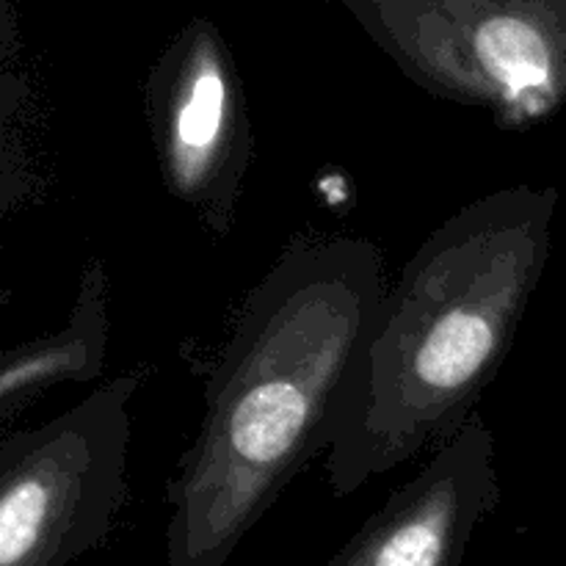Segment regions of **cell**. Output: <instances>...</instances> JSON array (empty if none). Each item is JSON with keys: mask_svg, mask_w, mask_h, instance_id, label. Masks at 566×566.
Returning a JSON list of instances; mask_svg holds the SVG:
<instances>
[{"mask_svg": "<svg viewBox=\"0 0 566 566\" xmlns=\"http://www.w3.org/2000/svg\"><path fill=\"white\" fill-rule=\"evenodd\" d=\"M368 238H296L243 298L197 440L166 486V564L224 566L329 451L387 296Z\"/></svg>", "mask_w": 566, "mask_h": 566, "instance_id": "obj_1", "label": "cell"}, {"mask_svg": "<svg viewBox=\"0 0 566 566\" xmlns=\"http://www.w3.org/2000/svg\"><path fill=\"white\" fill-rule=\"evenodd\" d=\"M556 188L512 186L448 216L381 302L326 475L337 497L440 448L495 381L553 252Z\"/></svg>", "mask_w": 566, "mask_h": 566, "instance_id": "obj_2", "label": "cell"}, {"mask_svg": "<svg viewBox=\"0 0 566 566\" xmlns=\"http://www.w3.org/2000/svg\"><path fill=\"white\" fill-rule=\"evenodd\" d=\"M423 92L525 130L566 105V0H340Z\"/></svg>", "mask_w": 566, "mask_h": 566, "instance_id": "obj_3", "label": "cell"}, {"mask_svg": "<svg viewBox=\"0 0 566 566\" xmlns=\"http://www.w3.org/2000/svg\"><path fill=\"white\" fill-rule=\"evenodd\" d=\"M147 368L125 370L70 412L0 442V566H70L97 551L127 503L130 403Z\"/></svg>", "mask_w": 566, "mask_h": 566, "instance_id": "obj_4", "label": "cell"}, {"mask_svg": "<svg viewBox=\"0 0 566 566\" xmlns=\"http://www.w3.org/2000/svg\"><path fill=\"white\" fill-rule=\"evenodd\" d=\"M144 111L169 197L224 241L252 164L254 130L235 61L213 25L191 22L155 61Z\"/></svg>", "mask_w": 566, "mask_h": 566, "instance_id": "obj_5", "label": "cell"}, {"mask_svg": "<svg viewBox=\"0 0 566 566\" xmlns=\"http://www.w3.org/2000/svg\"><path fill=\"white\" fill-rule=\"evenodd\" d=\"M497 503L495 437L473 415L326 566H464L475 531Z\"/></svg>", "mask_w": 566, "mask_h": 566, "instance_id": "obj_6", "label": "cell"}, {"mask_svg": "<svg viewBox=\"0 0 566 566\" xmlns=\"http://www.w3.org/2000/svg\"><path fill=\"white\" fill-rule=\"evenodd\" d=\"M111 343V280L99 258L83 263L70 318L53 335L11 348L0 368V418L11 423L59 385L94 381Z\"/></svg>", "mask_w": 566, "mask_h": 566, "instance_id": "obj_7", "label": "cell"}]
</instances>
